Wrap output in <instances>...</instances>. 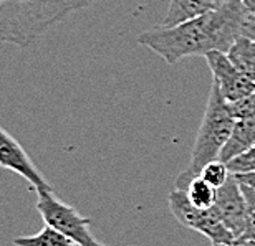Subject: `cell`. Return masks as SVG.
Wrapping results in <instances>:
<instances>
[{"label":"cell","instance_id":"cell-6","mask_svg":"<svg viewBox=\"0 0 255 246\" xmlns=\"http://www.w3.org/2000/svg\"><path fill=\"white\" fill-rule=\"evenodd\" d=\"M214 76L212 83L227 102H237L255 93V80L239 71L222 51H211L204 56Z\"/></svg>","mask_w":255,"mask_h":246},{"label":"cell","instance_id":"cell-13","mask_svg":"<svg viewBox=\"0 0 255 246\" xmlns=\"http://www.w3.org/2000/svg\"><path fill=\"white\" fill-rule=\"evenodd\" d=\"M184 192L187 193L189 202L199 210H209L216 203L217 188L209 185L202 177H196L194 180H191V183L187 185Z\"/></svg>","mask_w":255,"mask_h":246},{"label":"cell","instance_id":"cell-2","mask_svg":"<svg viewBox=\"0 0 255 246\" xmlns=\"http://www.w3.org/2000/svg\"><path fill=\"white\" fill-rule=\"evenodd\" d=\"M91 0H0V43L28 47Z\"/></svg>","mask_w":255,"mask_h":246},{"label":"cell","instance_id":"cell-7","mask_svg":"<svg viewBox=\"0 0 255 246\" xmlns=\"http://www.w3.org/2000/svg\"><path fill=\"white\" fill-rule=\"evenodd\" d=\"M214 210L221 217L224 225L231 230L237 243L241 242L247 230V200L244 195L242 183L236 175H231L229 180L217 190Z\"/></svg>","mask_w":255,"mask_h":246},{"label":"cell","instance_id":"cell-21","mask_svg":"<svg viewBox=\"0 0 255 246\" xmlns=\"http://www.w3.org/2000/svg\"><path fill=\"white\" fill-rule=\"evenodd\" d=\"M212 246H255V242H241L237 245H212Z\"/></svg>","mask_w":255,"mask_h":246},{"label":"cell","instance_id":"cell-9","mask_svg":"<svg viewBox=\"0 0 255 246\" xmlns=\"http://www.w3.org/2000/svg\"><path fill=\"white\" fill-rule=\"evenodd\" d=\"M231 0H169L166 18L162 20V27H174L186 20L196 18L199 15L227 5Z\"/></svg>","mask_w":255,"mask_h":246},{"label":"cell","instance_id":"cell-10","mask_svg":"<svg viewBox=\"0 0 255 246\" xmlns=\"http://www.w3.org/2000/svg\"><path fill=\"white\" fill-rule=\"evenodd\" d=\"M252 147H255V117L239 119L234 126V131L229 137L226 147L222 149L221 161L227 164L241 154L251 151Z\"/></svg>","mask_w":255,"mask_h":246},{"label":"cell","instance_id":"cell-15","mask_svg":"<svg viewBox=\"0 0 255 246\" xmlns=\"http://www.w3.org/2000/svg\"><path fill=\"white\" fill-rule=\"evenodd\" d=\"M227 167L232 175H246V173H255V147L251 151L241 154L239 157L227 162Z\"/></svg>","mask_w":255,"mask_h":246},{"label":"cell","instance_id":"cell-16","mask_svg":"<svg viewBox=\"0 0 255 246\" xmlns=\"http://www.w3.org/2000/svg\"><path fill=\"white\" fill-rule=\"evenodd\" d=\"M242 190H244V195H246V200H247L249 215H247V230H246V235L242 237L241 242H255V190L251 187L244 185V183H242Z\"/></svg>","mask_w":255,"mask_h":246},{"label":"cell","instance_id":"cell-3","mask_svg":"<svg viewBox=\"0 0 255 246\" xmlns=\"http://www.w3.org/2000/svg\"><path fill=\"white\" fill-rule=\"evenodd\" d=\"M236 122L237 119L232 114L231 102L222 98L219 88L212 83L206 112L194 141L191 162L186 170L176 178L177 190H186L191 180L201 175V170L209 162L221 161V152L226 147Z\"/></svg>","mask_w":255,"mask_h":246},{"label":"cell","instance_id":"cell-19","mask_svg":"<svg viewBox=\"0 0 255 246\" xmlns=\"http://www.w3.org/2000/svg\"><path fill=\"white\" fill-rule=\"evenodd\" d=\"M241 3L244 5V8L247 10L249 17L255 15V0H241Z\"/></svg>","mask_w":255,"mask_h":246},{"label":"cell","instance_id":"cell-20","mask_svg":"<svg viewBox=\"0 0 255 246\" xmlns=\"http://www.w3.org/2000/svg\"><path fill=\"white\" fill-rule=\"evenodd\" d=\"M244 35H247V37H251V38H255V27L252 23H249L246 25V30H244Z\"/></svg>","mask_w":255,"mask_h":246},{"label":"cell","instance_id":"cell-23","mask_svg":"<svg viewBox=\"0 0 255 246\" xmlns=\"http://www.w3.org/2000/svg\"><path fill=\"white\" fill-rule=\"evenodd\" d=\"M95 246H105V245H101V243H96Z\"/></svg>","mask_w":255,"mask_h":246},{"label":"cell","instance_id":"cell-1","mask_svg":"<svg viewBox=\"0 0 255 246\" xmlns=\"http://www.w3.org/2000/svg\"><path fill=\"white\" fill-rule=\"evenodd\" d=\"M249 13L241 0H231L227 5L186 20L174 27H157L142 32L137 43L152 50L169 65L189 58L206 56L211 51L227 53L232 43L244 35Z\"/></svg>","mask_w":255,"mask_h":246},{"label":"cell","instance_id":"cell-5","mask_svg":"<svg viewBox=\"0 0 255 246\" xmlns=\"http://www.w3.org/2000/svg\"><path fill=\"white\" fill-rule=\"evenodd\" d=\"M37 195L38 200L35 207L42 215L47 227H52L57 232L66 235L78 246H95L98 243L90 232V218L81 217L75 207H70L58 200L53 190H40Z\"/></svg>","mask_w":255,"mask_h":246},{"label":"cell","instance_id":"cell-18","mask_svg":"<svg viewBox=\"0 0 255 246\" xmlns=\"http://www.w3.org/2000/svg\"><path fill=\"white\" fill-rule=\"evenodd\" d=\"M236 177L244 183V185L251 187L255 190V173H246V175H236Z\"/></svg>","mask_w":255,"mask_h":246},{"label":"cell","instance_id":"cell-14","mask_svg":"<svg viewBox=\"0 0 255 246\" xmlns=\"http://www.w3.org/2000/svg\"><path fill=\"white\" fill-rule=\"evenodd\" d=\"M232 173L229 170L227 164L222 162V161H214V162H209L206 167L201 170V175L204 180H206L209 185H212L214 188H221L224 183L229 180Z\"/></svg>","mask_w":255,"mask_h":246},{"label":"cell","instance_id":"cell-24","mask_svg":"<svg viewBox=\"0 0 255 246\" xmlns=\"http://www.w3.org/2000/svg\"><path fill=\"white\" fill-rule=\"evenodd\" d=\"M91 2H93V3H95V2H98V0H91Z\"/></svg>","mask_w":255,"mask_h":246},{"label":"cell","instance_id":"cell-4","mask_svg":"<svg viewBox=\"0 0 255 246\" xmlns=\"http://www.w3.org/2000/svg\"><path fill=\"white\" fill-rule=\"evenodd\" d=\"M167 205H169L171 213L182 227L191 228L207 237L212 245H237L236 237L224 225L214 207L209 210L196 208L187 198V193L184 190H177V188L169 192Z\"/></svg>","mask_w":255,"mask_h":246},{"label":"cell","instance_id":"cell-11","mask_svg":"<svg viewBox=\"0 0 255 246\" xmlns=\"http://www.w3.org/2000/svg\"><path fill=\"white\" fill-rule=\"evenodd\" d=\"M226 55L239 71L255 80V38L241 35Z\"/></svg>","mask_w":255,"mask_h":246},{"label":"cell","instance_id":"cell-17","mask_svg":"<svg viewBox=\"0 0 255 246\" xmlns=\"http://www.w3.org/2000/svg\"><path fill=\"white\" fill-rule=\"evenodd\" d=\"M231 109H232L234 117H236L237 121L255 117V93L241 99V101H237V102H232Z\"/></svg>","mask_w":255,"mask_h":246},{"label":"cell","instance_id":"cell-8","mask_svg":"<svg viewBox=\"0 0 255 246\" xmlns=\"http://www.w3.org/2000/svg\"><path fill=\"white\" fill-rule=\"evenodd\" d=\"M0 167L23 177L35 190H53L48 180L40 173L38 167L30 159L22 144L0 126Z\"/></svg>","mask_w":255,"mask_h":246},{"label":"cell","instance_id":"cell-22","mask_svg":"<svg viewBox=\"0 0 255 246\" xmlns=\"http://www.w3.org/2000/svg\"><path fill=\"white\" fill-rule=\"evenodd\" d=\"M249 23H252L255 27V15H252V17H249Z\"/></svg>","mask_w":255,"mask_h":246},{"label":"cell","instance_id":"cell-12","mask_svg":"<svg viewBox=\"0 0 255 246\" xmlns=\"http://www.w3.org/2000/svg\"><path fill=\"white\" fill-rule=\"evenodd\" d=\"M13 245L15 246H78L73 240L66 237V235L57 232L52 227H47V225H45L43 230H40L35 235L15 238Z\"/></svg>","mask_w":255,"mask_h":246}]
</instances>
